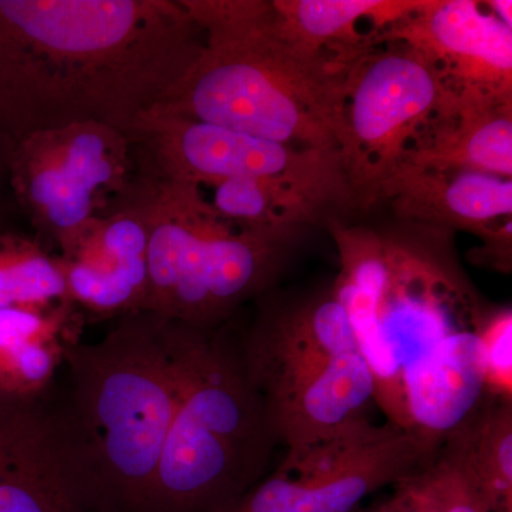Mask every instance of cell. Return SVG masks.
<instances>
[{
    "instance_id": "cell-16",
    "label": "cell",
    "mask_w": 512,
    "mask_h": 512,
    "mask_svg": "<svg viewBox=\"0 0 512 512\" xmlns=\"http://www.w3.org/2000/svg\"><path fill=\"white\" fill-rule=\"evenodd\" d=\"M83 313L73 303L0 306V394L32 397L46 392L79 342Z\"/></svg>"
},
{
    "instance_id": "cell-1",
    "label": "cell",
    "mask_w": 512,
    "mask_h": 512,
    "mask_svg": "<svg viewBox=\"0 0 512 512\" xmlns=\"http://www.w3.org/2000/svg\"><path fill=\"white\" fill-rule=\"evenodd\" d=\"M204 45L178 0H0V144L80 123L130 134Z\"/></svg>"
},
{
    "instance_id": "cell-25",
    "label": "cell",
    "mask_w": 512,
    "mask_h": 512,
    "mask_svg": "<svg viewBox=\"0 0 512 512\" xmlns=\"http://www.w3.org/2000/svg\"><path fill=\"white\" fill-rule=\"evenodd\" d=\"M485 5L488 6V9H490L491 12L501 20V22L505 23L508 28L512 29V3L510 0H508V2H505V0H495V2H485Z\"/></svg>"
},
{
    "instance_id": "cell-2",
    "label": "cell",
    "mask_w": 512,
    "mask_h": 512,
    "mask_svg": "<svg viewBox=\"0 0 512 512\" xmlns=\"http://www.w3.org/2000/svg\"><path fill=\"white\" fill-rule=\"evenodd\" d=\"M342 259L336 296L375 382L386 421H410L483 386L493 318L444 252L384 244L333 225Z\"/></svg>"
},
{
    "instance_id": "cell-11",
    "label": "cell",
    "mask_w": 512,
    "mask_h": 512,
    "mask_svg": "<svg viewBox=\"0 0 512 512\" xmlns=\"http://www.w3.org/2000/svg\"><path fill=\"white\" fill-rule=\"evenodd\" d=\"M439 444L386 421H360L329 440L286 451L278 468L227 512H356L429 466Z\"/></svg>"
},
{
    "instance_id": "cell-4",
    "label": "cell",
    "mask_w": 512,
    "mask_h": 512,
    "mask_svg": "<svg viewBox=\"0 0 512 512\" xmlns=\"http://www.w3.org/2000/svg\"><path fill=\"white\" fill-rule=\"evenodd\" d=\"M185 323L140 311L64 353L62 394L116 512H150L180 397Z\"/></svg>"
},
{
    "instance_id": "cell-24",
    "label": "cell",
    "mask_w": 512,
    "mask_h": 512,
    "mask_svg": "<svg viewBox=\"0 0 512 512\" xmlns=\"http://www.w3.org/2000/svg\"><path fill=\"white\" fill-rule=\"evenodd\" d=\"M430 464L394 485L392 498L387 500L390 512H444Z\"/></svg>"
},
{
    "instance_id": "cell-23",
    "label": "cell",
    "mask_w": 512,
    "mask_h": 512,
    "mask_svg": "<svg viewBox=\"0 0 512 512\" xmlns=\"http://www.w3.org/2000/svg\"><path fill=\"white\" fill-rule=\"evenodd\" d=\"M511 312L493 315L483 333L487 360V392L512 399Z\"/></svg>"
},
{
    "instance_id": "cell-13",
    "label": "cell",
    "mask_w": 512,
    "mask_h": 512,
    "mask_svg": "<svg viewBox=\"0 0 512 512\" xmlns=\"http://www.w3.org/2000/svg\"><path fill=\"white\" fill-rule=\"evenodd\" d=\"M382 39L413 47L433 63L450 114L512 101V29L480 2L424 0L384 29Z\"/></svg>"
},
{
    "instance_id": "cell-7",
    "label": "cell",
    "mask_w": 512,
    "mask_h": 512,
    "mask_svg": "<svg viewBox=\"0 0 512 512\" xmlns=\"http://www.w3.org/2000/svg\"><path fill=\"white\" fill-rule=\"evenodd\" d=\"M138 200L148 232L144 311L215 329L244 303L271 291L293 242L232 227L202 188L163 180L140 167Z\"/></svg>"
},
{
    "instance_id": "cell-22",
    "label": "cell",
    "mask_w": 512,
    "mask_h": 512,
    "mask_svg": "<svg viewBox=\"0 0 512 512\" xmlns=\"http://www.w3.org/2000/svg\"><path fill=\"white\" fill-rule=\"evenodd\" d=\"M430 473L444 512H493L463 468L441 448L431 461Z\"/></svg>"
},
{
    "instance_id": "cell-17",
    "label": "cell",
    "mask_w": 512,
    "mask_h": 512,
    "mask_svg": "<svg viewBox=\"0 0 512 512\" xmlns=\"http://www.w3.org/2000/svg\"><path fill=\"white\" fill-rule=\"evenodd\" d=\"M402 165L511 180L512 101L433 117L414 137Z\"/></svg>"
},
{
    "instance_id": "cell-19",
    "label": "cell",
    "mask_w": 512,
    "mask_h": 512,
    "mask_svg": "<svg viewBox=\"0 0 512 512\" xmlns=\"http://www.w3.org/2000/svg\"><path fill=\"white\" fill-rule=\"evenodd\" d=\"M441 450L463 468L493 512H512V399L485 393Z\"/></svg>"
},
{
    "instance_id": "cell-18",
    "label": "cell",
    "mask_w": 512,
    "mask_h": 512,
    "mask_svg": "<svg viewBox=\"0 0 512 512\" xmlns=\"http://www.w3.org/2000/svg\"><path fill=\"white\" fill-rule=\"evenodd\" d=\"M419 0H274L286 35L318 53L362 55L367 39L357 25L370 20L375 29L389 28L423 6Z\"/></svg>"
},
{
    "instance_id": "cell-20",
    "label": "cell",
    "mask_w": 512,
    "mask_h": 512,
    "mask_svg": "<svg viewBox=\"0 0 512 512\" xmlns=\"http://www.w3.org/2000/svg\"><path fill=\"white\" fill-rule=\"evenodd\" d=\"M215 211L232 227L256 237L295 241L306 225L336 214L308 192L276 180H231L211 188Z\"/></svg>"
},
{
    "instance_id": "cell-14",
    "label": "cell",
    "mask_w": 512,
    "mask_h": 512,
    "mask_svg": "<svg viewBox=\"0 0 512 512\" xmlns=\"http://www.w3.org/2000/svg\"><path fill=\"white\" fill-rule=\"evenodd\" d=\"M137 184L117 210L89 222L57 254L84 318L116 320L146 308L148 232Z\"/></svg>"
},
{
    "instance_id": "cell-15",
    "label": "cell",
    "mask_w": 512,
    "mask_h": 512,
    "mask_svg": "<svg viewBox=\"0 0 512 512\" xmlns=\"http://www.w3.org/2000/svg\"><path fill=\"white\" fill-rule=\"evenodd\" d=\"M397 214L427 227L480 235L487 245L511 242L512 180L474 171L402 165L384 185Z\"/></svg>"
},
{
    "instance_id": "cell-5",
    "label": "cell",
    "mask_w": 512,
    "mask_h": 512,
    "mask_svg": "<svg viewBox=\"0 0 512 512\" xmlns=\"http://www.w3.org/2000/svg\"><path fill=\"white\" fill-rule=\"evenodd\" d=\"M225 325L185 326L180 397L150 512H227L266 476L278 443Z\"/></svg>"
},
{
    "instance_id": "cell-21",
    "label": "cell",
    "mask_w": 512,
    "mask_h": 512,
    "mask_svg": "<svg viewBox=\"0 0 512 512\" xmlns=\"http://www.w3.org/2000/svg\"><path fill=\"white\" fill-rule=\"evenodd\" d=\"M72 303L59 255L37 238L0 232V306Z\"/></svg>"
},
{
    "instance_id": "cell-10",
    "label": "cell",
    "mask_w": 512,
    "mask_h": 512,
    "mask_svg": "<svg viewBox=\"0 0 512 512\" xmlns=\"http://www.w3.org/2000/svg\"><path fill=\"white\" fill-rule=\"evenodd\" d=\"M350 67L338 151L357 210L382 198L404 153L433 117L450 114L444 84L419 50L394 42Z\"/></svg>"
},
{
    "instance_id": "cell-8",
    "label": "cell",
    "mask_w": 512,
    "mask_h": 512,
    "mask_svg": "<svg viewBox=\"0 0 512 512\" xmlns=\"http://www.w3.org/2000/svg\"><path fill=\"white\" fill-rule=\"evenodd\" d=\"M13 198L37 239L63 251L89 222L117 210L140 161L128 134L96 123L37 131L5 148Z\"/></svg>"
},
{
    "instance_id": "cell-6",
    "label": "cell",
    "mask_w": 512,
    "mask_h": 512,
    "mask_svg": "<svg viewBox=\"0 0 512 512\" xmlns=\"http://www.w3.org/2000/svg\"><path fill=\"white\" fill-rule=\"evenodd\" d=\"M256 301L238 346L276 443L301 450L370 420L375 382L335 289Z\"/></svg>"
},
{
    "instance_id": "cell-26",
    "label": "cell",
    "mask_w": 512,
    "mask_h": 512,
    "mask_svg": "<svg viewBox=\"0 0 512 512\" xmlns=\"http://www.w3.org/2000/svg\"><path fill=\"white\" fill-rule=\"evenodd\" d=\"M5 181H8V175H6V156L5 150L0 153V232L5 231L3 228V198H2V190L3 184Z\"/></svg>"
},
{
    "instance_id": "cell-12",
    "label": "cell",
    "mask_w": 512,
    "mask_h": 512,
    "mask_svg": "<svg viewBox=\"0 0 512 512\" xmlns=\"http://www.w3.org/2000/svg\"><path fill=\"white\" fill-rule=\"evenodd\" d=\"M0 512H116L62 392L0 394Z\"/></svg>"
},
{
    "instance_id": "cell-9",
    "label": "cell",
    "mask_w": 512,
    "mask_h": 512,
    "mask_svg": "<svg viewBox=\"0 0 512 512\" xmlns=\"http://www.w3.org/2000/svg\"><path fill=\"white\" fill-rule=\"evenodd\" d=\"M128 136L141 168L163 180L198 188L276 180L335 212L357 210L338 151L286 146L158 109L141 116Z\"/></svg>"
},
{
    "instance_id": "cell-3",
    "label": "cell",
    "mask_w": 512,
    "mask_h": 512,
    "mask_svg": "<svg viewBox=\"0 0 512 512\" xmlns=\"http://www.w3.org/2000/svg\"><path fill=\"white\" fill-rule=\"evenodd\" d=\"M178 2L205 45L154 109L286 146L338 151L346 80L362 55L299 46L266 0Z\"/></svg>"
}]
</instances>
